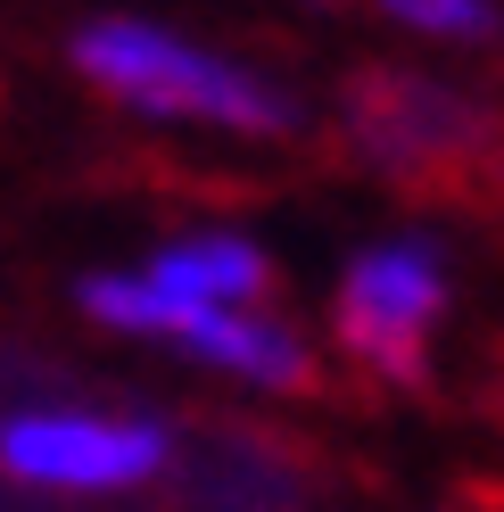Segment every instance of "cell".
Instances as JSON below:
<instances>
[{
	"label": "cell",
	"mask_w": 504,
	"mask_h": 512,
	"mask_svg": "<svg viewBox=\"0 0 504 512\" xmlns=\"http://www.w3.org/2000/svg\"><path fill=\"white\" fill-rule=\"evenodd\" d=\"M75 67L108 91V100L141 108V116H207V124H240V133H290L298 100L257 75L224 67L215 50L166 34L141 17H100L75 34Z\"/></svg>",
	"instance_id": "1"
},
{
	"label": "cell",
	"mask_w": 504,
	"mask_h": 512,
	"mask_svg": "<svg viewBox=\"0 0 504 512\" xmlns=\"http://www.w3.org/2000/svg\"><path fill=\"white\" fill-rule=\"evenodd\" d=\"M166 422H108V413H25L0 430V471L34 488H141L166 463Z\"/></svg>",
	"instance_id": "4"
},
{
	"label": "cell",
	"mask_w": 504,
	"mask_h": 512,
	"mask_svg": "<svg viewBox=\"0 0 504 512\" xmlns=\"http://www.w3.org/2000/svg\"><path fill=\"white\" fill-rule=\"evenodd\" d=\"M339 124L364 166H381L405 190H471L496 157V116L471 108L463 91L405 75V67H364L339 91Z\"/></svg>",
	"instance_id": "2"
},
{
	"label": "cell",
	"mask_w": 504,
	"mask_h": 512,
	"mask_svg": "<svg viewBox=\"0 0 504 512\" xmlns=\"http://www.w3.org/2000/svg\"><path fill=\"white\" fill-rule=\"evenodd\" d=\"M100 323H116V331H166V339H191L199 323H207V306H182V298H166V290H149V281H83L75 290Z\"/></svg>",
	"instance_id": "7"
},
{
	"label": "cell",
	"mask_w": 504,
	"mask_h": 512,
	"mask_svg": "<svg viewBox=\"0 0 504 512\" xmlns=\"http://www.w3.org/2000/svg\"><path fill=\"white\" fill-rule=\"evenodd\" d=\"M447 306V265L438 248L422 240H397V248H364L348 281H339V347L389 389H422L430 380V323Z\"/></svg>",
	"instance_id": "3"
},
{
	"label": "cell",
	"mask_w": 504,
	"mask_h": 512,
	"mask_svg": "<svg viewBox=\"0 0 504 512\" xmlns=\"http://www.w3.org/2000/svg\"><path fill=\"white\" fill-rule=\"evenodd\" d=\"M397 25H414V34H447V42H496L504 17L496 0H381Z\"/></svg>",
	"instance_id": "8"
},
{
	"label": "cell",
	"mask_w": 504,
	"mask_h": 512,
	"mask_svg": "<svg viewBox=\"0 0 504 512\" xmlns=\"http://www.w3.org/2000/svg\"><path fill=\"white\" fill-rule=\"evenodd\" d=\"M199 364H224L240 380H265V389H314V356H306V339L290 323H273V314H207V323L182 339Z\"/></svg>",
	"instance_id": "6"
},
{
	"label": "cell",
	"mask_w": 504,
	"mask_h": 512,
	"mask_svg": "<svg viewBox=\"0 0 504 512\" xmlns=\"http://www.w3.org/2000/svg\"><path fill=\"white\" fill-rule=\"evenodd\" d=\"M149 290L224 314L240 298H273V265H265V248H248V240H174V248H157Z\"/></svg>",
	"instance_id": "5"
}]
</instances>
